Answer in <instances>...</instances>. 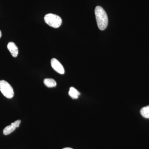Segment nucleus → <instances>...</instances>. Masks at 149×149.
I'll return each instance as SVG.
<instances>
[{"mask_svg":"<svg viewBox=\"0 0 149 149\" xmlns=\"http://www.w3.org/2000/svg\"><path fill=\"white\" fill-rule=\"evenodd\" d=\"M69 95L72 99H77L80 95V93L78 91L75 89L74 87H71L70 88L69 91L68 92Z\"/></svg>","mask_w":149,"mask_h":149,"instance_id":"6e6552de","label":"nucleus"},{"mask_svg":"<svg viewBox=\"0 0 149 149\" xmlns=\"http://www.w3.org/2000/svg\"><path fill=\"white\" fill-rule=\"evenodd\" d=\"M0 91L7 98L11 99L13 97V88L10 84L5 80H0Z\"/></svg>","mask_w":149,"mask_h":149,"instance_id":"7ed1b4c3","label":"nucleus"},{"mask_svg":"<svg viewBox=\"0 0 149 149\" xmlns=\"http://www.w3.org/2000/svg\"><path fill=\"white\" fill-rule=\"evenodd\" d=\"M2 36V32L0 30V38H1V37Z\"/></svg>","mask_w":149,"mask_h":149,"instance_id":"9b49d317","label":"nucleus"},{"mask_svg":"<svg viewBox=\"0 0 149 149\" xmlns=\"http://www.w3.org/2000/svg\"><path fill=\"white\" fill-rule=\"evenodd\" d=\"M51 64L52 68L56 72L60 74H64V68L57 59L55 58H52L51 60Z\"/></svg>","mask_w":149,"mask_h":149,"instance_id":"20e7f679","label":"nucleus"},{"mask_svg":"<svg viewBox=\"0 0 149 149\" xmlns=\"http://www.w3.org/2000/svg\"><path fill=\"white\" fill-rule=\"evenodd\" d=\"M21 123V120H17L11 124V125L6 126L3 130V133L4 135H8L12 133L16 128L19 127Z\"/></svg>","mask_w":149,"mask_h":149,"instance_id":"39448f33","label":"nucleus"},{"mask_svg":"<svg viewBox=\"0 0 149 149\" xmlns=\"http://www.w3.org/2000/svg\"><path fill=\"white\" fill-rule=\"evenodd\" d=\"M95 12L99 29L101 30H104L107 28L108 23V19L106 12L100 6L96 7Z\"/></svg>","mask_w":149,"mask_h":149,"instance_id":"f257e3e1","label":"nucleus"},{"mask_svg":"<svg viewBox=\"0 0 149 149\" xmlns=\"http://www.w3.org/2000/svg\"><path fill=\"white\" fill-rule=\"evenodd\" d=\"M141 115L145 118H149V105L144 107L141 110Z\"/></svg>","mask_w":149,"mask_h":149,"instance_id":"1a4fd4ad","label":"nucleus"},{"mask_svg":"<svg viewBox=\"0 0 149 149\" xmlns=\"http://www.w3.org/2000/svg\"><path fill=\"white\" fill-rule=\"evenodd\" d=\"M44 19L45 22L49 26L54 28H58L62 22L61 17L54 14L49 13L46 15Z\"/></svg>","mask_w":149,"mask_h":149,"instance_id":"f03ea898","label":"nucleus"},{"mask_svg":"<svg viewBox=\"0 0 149 149\" xmlns=\"http://www.w3.org/2000/svg\"><path fill=\"white\" fill-rule=\"evenodd\" d=\"M44 83L46 87L49 88H54L56 86L55 80L52 78H46L44 80Z\"/></svg>","mask_w":149,"mask_h":149,"instance_id":"0eeeda50","label":"nucleus"},{"mask_svg":"<svg viewBox=\"0 0 149 149\" xmlns=\"http://www.w3.org/2000/svg\"><path fill=\"white\" fill-rule=\"evenodd\" d=\"M62 149H73L71 148H63Z\"/></svg>","mask_w":149,"mask_h":149,"instance_id":"9d476101","label":"nucleus"},{"mask_svg":"<svg viewBox=\"0 0 149 149\" xmlns=\"http://www.w3.org/2000/svg\"><path fill=\"white\" fill-rule=\"evenodd\" d=\"M7 48L13 57H17L18 54V48L13 42H10L7 45Z\"/></svg>","mask_w":149,"mask_h":149,"instance_id":"423d86ee","label":"nucleus"}]
</instances>
